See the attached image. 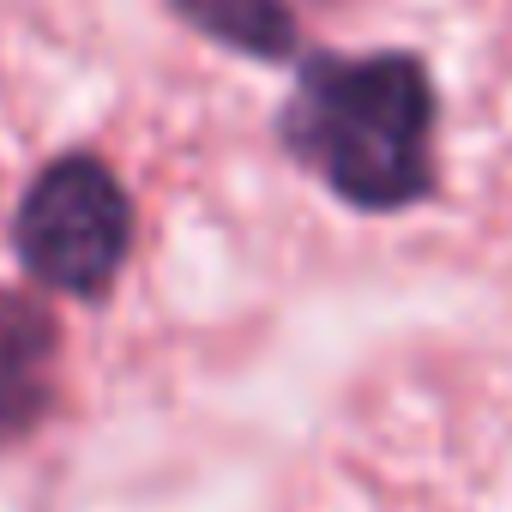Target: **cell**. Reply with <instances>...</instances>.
Listing matches in <instances>:
<instances>
[{
    "label": "cell",
    "instance_id": "obj_1",
    "mask_svg": "<svg viewBox=\"0 0 512 512\" xmlns=\"http://www.w3.org/2000/svg\"><path fill=\"white\" fill-rule=\"evenodd\" d=\"M278 133L356 211H404L434 187V85L416 55H320Z\"/></svg>",
    "mask_w": 512,
    "mask_h": 512
},
{
    "label": "cell",
    "instance_id": "obj_2",
    "mask_svg": "<svg viewBox=\"0 0 512 512\" xmlns=\"http://www.w3.org/2000/svg\"><path fill=\"white\" fill-rule=\"evenodd\" d=\"M13 247L37 284L61 296H103L133 247V205L109 163L85 151L49 163L19 205Z\"/></svg>",
    "mask_w": 512,
    "mask_h": 512
},
{
    "label": "cell",
    "instance_id": "obj_3",
    "mask_svg": "<svg viewBox=\"0 0 512 512\" xmlns=\"http://www.w3.org/2000/svg\"><path fill=\"white\" fill-rule=\"evenodd\" d=\"M55 368V320L43 302L0 290V440H19L49 410Z\"/></svg>",
    "mask_w": 512,
    "mask_h": 512
},
{
    "label": "cell",
    "instance_id": "obj_4",
    "mask_svg": "<svg viewBox=\"0 0 512 512\" xmlns=\"http://www.w3.org/2000/svg\"><path fill=\"white\" fill-rule=\"evenodd\" d=\"M175 13L205 31L211 43L253 55V61H284L296 55V13L290 0H175Z\"/></svg>",
    "mask_w": 512,
    "mask_h": 512
}]
</instances>
